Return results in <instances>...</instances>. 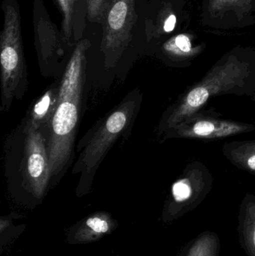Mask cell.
I'll return each mask as SVG.
<instances>
[{
  "instance_id": "6da1fadb",
  "label": "cell",
  "mask_w": 255,
  "mask_h": 256,
  "mask_svg": "<svg viewBox=\"0 0 255 256\" xmlns=\"http://www.w3.org/2000/svg\"><path fill=\"white\" fill-rule=\"evenodd\" d=\"M91 42L76 44L59 78V100L51 124L49 140V184L59 182L74 158L87 82L86 54Z\"/></svg>"
},
{
  "instance_id": "7a4b0ae2",
  "label": "cell",
  "mask_w": 255,
  "mask_h": 256,
  "mask_svg": "<svg viewBox=\"0 0 255 256\" xmlns=\"http://www.w3.org/2000/svg\"><path fill=\"white\" fill-rule=\"evenodd\" d=\"M228 94L255 96V62L231 54L217 63L166 110L157 127V135L163 136L177 127L201 110L212 98Z\"/></svg>"
},
{
  "instance_id": "3957f363",
  "label": "cell",
  "mask_w": 255,
  "mask_h": 256,
  "mask_svg": "<svg viewBox=\"0 0 255 256\" xmlns=\"http://www.w3.org/2000/svg\"><path fill=\"white\" fill-rule=\"evenodd\" d=\"M49 134L22 120L4 142L6 183L11 190L35 197L49 184Z\"/></svg>"
},
{
  "instance_id": "277c9868",
  "label": "cell",
  "mask_w": 255,
  "mask_h": 256,
  "mask_svg": "<svg viewBox=\"0 0 255 256\" xmlns=\"http://www.w3.org/2000/svg\"><path fill=\"white\" fill-rule=\"evenodd\" d=\"M142 102V93L136 88L82 137L79 156L72 168V174L78 176L77 189L84 191L91 188L108 152L120 138L130 135Z\"/></svg>"
},
{
  "instance_id": "5b68a950",
  "label": "cell",
  "mask_w": 255,
  "mask_h": 256,
  "mask_svg": "<svg viewBox=\"0 0 255 256\" xmlns=\"http://www.w3.org/2000/svg\"><path fill=\"white\" fill-rule=\"evenodd\" d=\"M2 9L4 26L0 36V110L7 112L14 100L22 98L28 82L21 37L20 12L17 2L4 0Z\"/></svg>"
},
{
  "instance_id": "8992f818",
  "label": "cell",
  "mask_w": 255,
  "mask_h": 256,
  "mask_svg": "<svg viewBox=\"0 0 255 256\" xmlns=\"http://www.w3.org/2000/svg\"><path fill=\"white\" fill-rule=\"evenodd\" d=\"M136 0H112L103 24L100 52L106 70H112L127 50L137 20Z\"/></svg>"
},
{
  "instance_id": "52a82bcc",
  "label": "cell",
  "mask_w": 255,
  "mask_h": 256,
  "mask_svg": "<svg viewBox=\"0 0 255 256\" xmlns=\"http://www.w3.org/2000/svg\"><path fill=\"white\" fill-rule=\"evenodd\" d=\"M43 2L35 0L34 6V26L35 46L40 73L43 76L58 79L65 68L63 61L66 55V42L57 31L46 14ZM68 46V45H67Z\"/></svg>"
},
{
  "instance_id": "ba28073f",
  "label": "cell",
  "mask_w": 255,
  "mask_h": 256,
  "mask_svg": "<svg viewBox=\"0 0 255 256\" xmlns=\"http://www.w3.org/2000/svg\"><path fill=\"white\" fill-rule=\"evenodd\" d=\"M255 129L253 124L222 120L199 110L186 118L177 127L167 131L163 136V140L173 138L220 140L251 132Z\"/></svg>"
},
{
  "instance_id": "9c48e42d",
  "label": "cell",
  "mask_w": 255,
  "mask_h": 256,
  "mask_svg": "<svg viewBox=\"0 0 255 256\" xmlns=\"http://www.w3.org/2000/svg\"><path fill=\"white\" fill-rule=\"evenodd\" d=\"M212 184L213 178L208 168L202 164H193L172 185V198L187 212L202 201Z\"/></svg>"
},
{
  "instance_id": "30bf717a",
  "label": "cell",
  "mask_w": 255,
  "mask_h": 256,
  "mask_svg": "<svg viewBox=\"0 0 255 256\" xmlns=\"http://www.w3.org/2000/svg\"><path fill=\"white\" fill-rule=\"evenodd\" d=\"M59 100V78L55 80L29 106L25 120L31 128L50 134L51 124Z\"/></svg>"
},
{
  "instance_id": "8fae6325",
  "label": "cell",
  "mask_w": 255,
  "mask_h": 256,
  "mask_svg": "<svg viewBox=\"0 0 255 256\" xmlns=\"http://www.w3.org/2000/svg\"><path fill=\"white\" fill-rule=\"evenodd\" d=\"M62 15L61 30L64 42L73 48L82 40L88 16L86 0H55Z\"/></svg>"
},
{
  "instance_id": "7c38bea8",
  "label": "cell",
  "mask_w": 255,
  "mask_h": 256,
  "mask_svg": "<svg viewBox=\"0 0 255 256\" xmlns=\"http://www.w3.org/2000/svg\"><path fill=\"white\" fill-rule=\"evenodd\" d=\"M223 153L235 166L255 174V141L227 143Z\"/></svg>"
},
{
  "instance_id": "4fadbf2b",
  "label": "cell",
  "mask_w": 255,
  "mask_h": 256,
  "mask_svg": "<svg viewBox=\"0 0 255 256\" xmlns=\"http://www.w3.org/2000/svg\"><path fill=\"white\" fill-rule=\"evenodd\" d=\"M244 244L250 256H255V197H247L241 209Z\"/></svg>"
},
{
  "instance_id": "5bb4252c",
  "label": "cell",
  "mask_w": 255,
  "mask_h": 256,
  "mask_svg": "<svg viewBox=\"0 0 255 256\" xmlns=\"http://www.w3.org/2000/svg\"><path fill=\"white\" fill-rule=\"evenodd\" d=\"M219 246V239L215 234L205 233L192 244L186 256H217Z\"/></svg>"
},
{
  "instance_id": "9a60e30c",
  "label": "cell",
  "mask_w": 255,
  "mask_h": 256,
  "mask_svg": "<svg viewBox=\"0 0 255 256\" xmlns=\"http://www.w3.org/2000/svg\"><path fill=\"white\" fill-rule=\"evenodd\" d=\"M163 50L168 56L175 58H184L193 54L190 38L186 34L172 38L163 44Z\"/></svg>"
},
{
  "instance_id": "2e32d148",
  "label": "cell",
  "mask_w": 255,
  "mask_h": 256,
  "mask_svg": "<svg viewBox=\"0 0 255 256\" xmlns=\"http://www.w3.org/2000/svg\"><path fill=\"white\" fill-rule=\"evenodd\" d=\"M112 0H86L88 20L93 24H103L106 10Z\"/></svg>"
},
{
  "instance_id": "e0dca14e",
  "label": "cell",
  "mask_w": 255,
  "mask_h": 256,
  "mask_svg": "<svg viewBox=\"0 0 255 256\" xmlns=\"http://www.w3.org/2000/svg\"><path fill=\"white\" fill-rule=\"evenodd\" d=\"M87 224L91 230H94L96 232L104 233L109 230L107 222L100 218H91L87 221Z\"/></svg>"
},
{
  "instance_id": "ac0fdd59",
  "label": "cell",
  "mask_w": 255,
  "mask_h": 256,
  "mask_svg": "<svg viewBox=\"0 0 255 256\" xmlns=\"http://www.w3.org/2000/svg\"><path fill=\"white\" fill-rule=\"evenodd\" d=\"M241 0H212L211 6L214 10H221L227 6L237 4Z\"/></svg>"
},
{
  "instance_id": "d6986e66",
  "label": "cell",
  "mask_w": 255,
  "mask_h": 256,
  "mask_svg": "<svg viewBox=\"0 0 255 256\" xmlns=\"http://www.w3.org/2000/svg\"><path fill=\"white\" fill-rule=\"evenodd\" d=\"M177 18L175 14H170L164 22L163 25V31L165 32L169 33L175 30V26H176Z\"/></svg>"
}]
</instances>
